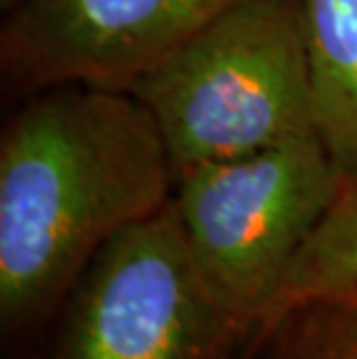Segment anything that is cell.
Returning <instances> with one entry per match:
<instances>
[{"label":"cell","instance_id":"5","mask_svg":"<svg viewBox=\"0 0 357 359\" xmlns=\"http://www.w3.org/2000/svg\"><path fill=\"white\" fill-rule=\"evenodd\" d=\"M244 0H24L0 28V86L19 102L58 83L128 90Z\"/></svg>","mask_w":357,"mask_h":359},{"label":"cell","instance_id":"9","mask_svg":"<svg viewBox=\"0 0 357 359\" xmlns=\"http://www.w3.org/2000/svg\"><path fill=\"white\" fill-rule=\"evenodd\" d=\"M24 0H0V10H3V14H7V12H12L14 7H19Z\"/></svg>","mask_w":357,"mask_h":359},{"label":"cell","instance_id":"8","mask_svg":"<svg viewBox=\"0 0 357 359\" xmlns=\"http://www.w3.org/2000/svg\"><path fill=\"white\" fill-rule=\"evenodd\" d=\"M237 359H357V280L262 325Z\"/></svg>","mask_w":357,"mask_h":359},{"label":"cell","instance_id":"7","mask_svg":"<svg viewBox=\"0 0 357 359\" xmlns=\"http://www.w3.org/2000/svg\"><path fill=\"white\" fill-rule=\"evenodd\" d=\"M353 280H357V170H344L332 202L292 262L260 327L295 304L332 292Z\"/></svg>","mask_w":357,"mask_h":359},{"label":"cell","instance_id":"1","mask_svg":"<svg viewBox=\"0 0 357 359\" xmlns=\"http://www.w3.org/2000/svg\"><path fill=\"white\" fill-rule=\"evenodd\" d=\"M174 195L149 111L123 90L58 83L19 100L0 135V343L40 339L109 239Z\"/></svg>","mask_w":357,"mask_h":359},{"label":"cell","instance_id":"4","mask_svg":"<svg viewBox=\"0 0 357 359\" xmlns=\"http://www.w3.org/2000/svg\"><path fill=\"white\" fill-rule=\"evenodd\" d=\"M318 135L200 165L174 181L172 204L204 283L253 339L339 186Z\"/></svg>","mask_w":357,"mask_h":359},{"label":"cell","instance_id":"6","mask_svg":"<svg viewBox=\"0 0 357 359\" xmlns=\"http://www.w3.org/2000/svg\"><path fill=\"white\" fill-rule=\"evenodd\" d=\"M318 137L341 170H357V0H302Z\"/></svg>","mask_w":357,"mask_h":359},{"label":"cell","instance_id":"3","mask_svg":"<svg viewBox=\"0 0 357 359\" xmlns=\"http://www.w3.org/2000/svg\"><path fill=\"white\" fill-rule=\"evenodd\" d=\"M248 341L204 283L170 200L97 250L14 359H237Z\"/></svg>","mask_w":357,"mask_h":359},{"label":"cell","instance_id":"2","mask_svg":"<svg viewBox=\"0 0 357 359\" xmlns=\"http://www.w3.org/2000/svg\"><path fill=\"white\" fill-rule=\"evenodd\" d=\"M188 170L318 135L302 0H244L128 90Z\"/></svg>","mask_w":357,"mask_h":359}]
</instances>
